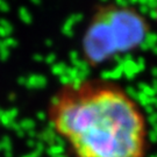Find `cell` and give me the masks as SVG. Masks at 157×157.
<instances>
[{"label": "cell", "instance_id": "obj_1", "mask_svg": "<svg viewBox=\"0 0 157 157\" xmlns=\"http://www.w3.org/2000/svg\"><path fill=\"white\" fill-rule=\"evenodd\" d=\"M47 118L71 157L147 156L146 114L139 101L115 80L67 82L51 97Z\"/></svg>", "mask_w": 157, "mask_h": 157}, {"label": "cell", "instance_id": "obj_2", "mask_svg": "<svg viewBox=\"0 0 157 157\" xmlns=\"http://www.w3.org/2000/svg\"><path fill=\"white\" fill-rule=\"evenodd\" d=\"M150 32L144 15L124 5L101 6L91 17L82 41L85 62L100 65L119 54L137 49Z\"/></svg>", "mask_w": 157, "mask_h": 157}, {"label": "cell", "instance_id": "obj_3", "mask_svg": "<svg viewBox=\"0 0 157 157\" xmlns=\"http://www.w3.org/2000/svg\"><path fill=\"white\" fill-rule=\"evenodd\" d=\"M156 20H157V8H156Z\"/></svg>", "mask_w": 157, "mask_h": 157}]
</instances>
